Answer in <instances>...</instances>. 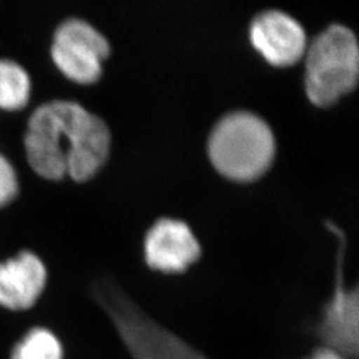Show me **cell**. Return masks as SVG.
Listing matches in <instances>:
<instances>
[{"instance_id":"cell-1","label":"cell","mask_w":359,"mask_h":359,"mask_svg":"<svg viewBox=\"0 0 359 359\" xmlns=\"http://www.w3.org/2000/svg\"><path fill=\"white\" fill-rule=\"evenodd\" d=\"M111 142V130L100 116L75 100L51 99L28 111L22 152L38 179L83 184L105 165Z\"/></svg>"},{"instance_id":"cell-2","label":"cell","mask_w":359,"mask_h":359,"mask_svg":"<svg viewBox=\"0 0 359 359\" xmlns=\"http://www.w3.org/2000/svg\"><path fill=\"white\" fill-rule=\"evenodd\" d=\"M212 165L224 177L248 182L261 177L276 156V139L259 116L237 109L222 116L208 139Z\"/></svg>"},{"instance_id":"cell-3","label":"cell","mask_w":359,"mask_h":359,"mask_svg":"<svg viewBox=\"0 0 359 359\" xmlns=\"http://www.w3.org/2000/svg\"><path fill=\"white\" fill-rule=\"evenodd\" d=\"M93 295L108 314L132 359H208L177 334L149 317L117 283L102 280Z\"/></svg>"},{"instance_id":"cell-4","label":"cell","mask_w":359,"mask_h":359,"mask_svg":"<svg viewBox=\"0 0 359 359\" xmlns=\"http://www.w3.org/2000/svg\"><path fill=\"white\" fill-rule=\"evenodd\" d=\"M305 92L310 103L330 107L358 84L359 47L348 27L333 23L308 43Z\"/></svg>"},{"instance_id":"cell-5","label":"cell","mask_w":359,"mask_h":359,"mask_svg":"<svg viewBox=\"0 0 359 359\" xmlns=\"http://www.w3.org/2000/svg\"><path fill=\"white\" fill-rule=\"evenodd\" d=\"M111 53L108 39L90 22L69 16L52 31L48 56L55 69L77 86H92L103 75Z\"/></svg>"},{"instance_id":"cell-6","label":"cell","mask_w":359,"mask_h":359,"mask_svg":"<svg viewBox=\"0 0 359 359\" xmlns=\"http://www.w3.org/2000/svg\"><path fill=\"white\" fill-rule=\"evenodd\" d=\"M326 229L337 240L335 276L333 293L322 308L316 333L322 346L333 348L348 359L358 357L359 295L358 286L348 287L344 277V261L346 253V237L344 231L330 219Z\"/></svg>"},{"instance_id":"cell-7","label":"cell","mask_w":359,"mask_h":359,"mask_svg":"<svg viewBox=\"0 0 359 359\" xmlns=\"http://www.w3.org/2000/svg\"><path fill=\"white\" fill-rule=\"evenodd\" d=\"M252 46L271 65L289 67L301 60L308 47L304 27L281 10L257 13L249 26Z\"/></svg>"},{"instance_id":"cell-8","label":"cell","mask_w":359,"mask_h":359,"mask_svg":"<svg viewBox=\"0 0 359 359\" xmlns=\"http://www.w3.org/2000/svg\"><path fill=\"white\" fill-rule=\"evenodd\" d=\"M201 257V245L191 226L179 218H158L144 238V258L151 269L176 274Z\"/></svg>"},{"instance_id":"cell-9","label":"cell","mask_w":359,"mask_h":359,"mask_svg":"<svg viewBox=\"0 0 359 359\" xmlns=\"http://www.w3.org/2000/svg\"><path fill=\"white\" fill-rule=\"evenodd\" d=\"M48 268L32 249H20L0 259V308L27 311L34 308L48 285Z\"/></svg>"},{"instance_id":"cell-10","label":"cell","mask_w":359,"mask_h":359,"mask_svg":"<svg viewBox=\"0 0 359 359\" xmlns=\"http://www.w3.org/2000/svg\"><path fill=\"white\" fill-rule=\"evenodd\" d=\"M34 93V77L26 65L15 57L0 55V114L28 112Z\"/></svg>"},{"instance_id":"cell-11","label":"cell","mask_w":359,"mask_h":359,"mask_svg":"<svg viewBox=\"0 0 359 359\" xmlns=\"http://www.w3.org/2000/svg\"><path fill=\"white\" fill-rule=\"evenodd\" d=\"M11 359H65V350L51 330L34 327L15 345Z\"/></svg>"},{"instance_id":"cell-12","label":"cell","mask_w":359,"mask_h":359,"mask_svg":"<svg viewBox=\"0 0 359 359\" xmlns=\"http://www.w3.org/2000/svg\"><path fill=\"white\" fill-rule=\"evenodd\" d=\"M23 191L22 175L13 158L0 149V212L10 209Z\"/></svg>"},{"instance_id":"cell-13","label":"cell","mask_w":359,"mask_h":359,"mask_svg":"<svg viewBox=\"0 0 359 359\" xmlns=\"http://www.w3.org/2000/svg\"><path fill=\"white\" fill-rule=\"evenodd\" d=\"M305 359H348L342 355L341 353L335 351L333 348H329V347L320 346L317 348H314L310 354L309 358Z\"/></svg>"}]
</instances>
